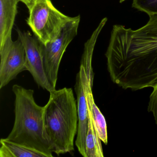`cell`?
Instances as JSON below:
<instances>
[{"instance_id": "11", "label": "cell", "mask_w": 157, "mask_h": 157, "mask_svg": "<svg viewBox=\"0 0 157 157\" xmlns=\"http://www.w3.org/2000/svg\"><path fill=\"white\" fill-rule=\"evenodd\" d=\"M92 89V87H89L87 94L89 112L99 138L104 144H107L108 137L106 121L104 116L94 102Z\"/></svg>"}, {"instance_id": "16", "label": "cell", "mask_w": 157, "mask_h": 157, "mask_svg": "<svg viewBox=\"0 0 157 157\" xmlns=\"http://www.w3.org/2000/svg\"><path fill=\"white\" fill-rule=\"evenodd\" d=\"M126 0H120L119 1V2L120 3H123V2H124Z\"/></svg>"}, {"instance_id": "2", "label": "cell", "mask_w": 157, "mask_h": 157, "mask_svg": "<svg viewBox=\"0 0 157 157\" xmlns=\"http://www.w3.org/2000/svg\"><path fill=\"white\" fill-rule=\"evenodd\" d=\"M49 93V100L44 106L45 130L52 151L59 156L74 150L78 125L77 101L71 88Z\"/></svg>"}, {"instance_id": "9", "label": "cell", "mask_w": 157, "mask_h": 157, "mask_svg": "<svg viewBox=\"0 0 157 157\" xmlns=\"http://www.w3.org/2000/svg\"><path fill=\"white\" fill-rule=\"evenodd\" d=\"M21 0H0V46L12 36V31Z\"/></svg>"}, {"instance_id": "3", "label": "cell", "mask_w": 157, "mask_h": 157, "mask_svg": "<svg viewBox=\"0 0 157 157\" xmlns=\"http://www.w3.org/2000/svg\"><path fill=\"white\" fill-rule=\"evenodd\" d=\"M12 90L15 95V119L6 139L53 157L45 130L44 106L36 102L33 90L15 84Z\"/></svg>"}, {"instance_id": "7", "label": "cell", "mask_w": 157, "mask_h": 157, "mask_svg": "<svg viewBox=\"0 0 157 157\" xmlns=\"http://www.w3.org/2000/svg\"><path fill=\"white\" fill-rule=\"evenodd\" d=\"M16 31L18 38L21 41L25 49L27 71L32 74L39 87L49 92L55 90L56 89L49 83L45 72L40 41L29 32L19 29Z\"/></svg>"}, {"instance_id": "8", "label": "cell", "mask_w": 157, "mask_h": 157, "mask_svg": "<svg viewBox=\"0 0 157 157\" xmlns=\"http://www.w3.org/2000/svg\"><path fill=\"white\" fill-rule=\"evenodd\" d=\"M90 87H93V84L89 82L84 68L80 65L79 71L76 77L75 86L78 117V133L75 145L80 154L84 157H87L86 138L89 122V108L87 94Z\"/></svg>"}, {"instance_id": "1", "label": "cell", "mask_w": 157, "mask_h": 157, "mask_svg": "<svg viewBox=\"0 0 157 157\" xmlns=\"http://www.w3.org/2000/svg\"><path fill=\"white\" fill-rule=\"evenodd\" d=\"M113 82L136 91L157 84V14L137 30L114 25L105 54Z\"/></svg>"}, {"instance_id": "6", "label": "cell", "mask_w": 157, "mask_h": 157, "mask_svg": "<svg viewBox=\"0 0 157 157\" xmlns=\"http://www.w3.org/2000/svg\"><path fill=\"white\" fill-rule=\"evenodd\" d=\"M0 89L8 85L22 71H27L25 49L19 38L12 36L0 46Z\"/></svg>"}, {"instance_id": "4", "label": "cell", "mask_w": 157, "mask_h": 157, "mask_svg": "<svg viewBox=\"0 0 157 157\" xmlns=\"http://www.w3.org/2000/svg\"><path fill=\"white\" fill-rule=\"evenodd\" d=\"M29 11L27 24L43 44L54 39L72 18L56 9L51 0H36Z\"/></svg>"}, {"instance_id": "12", "label": "cell", "mask_w": 157, "mask_h": 157, "mask_svg": "<svg viewBox=\"0 0 157 157\" xmlns=\"http://www.w3.org/2000/svg\"><path fill=\"white\" fill-rule=\"evenodd\" d=\"M101 141L89 112V122L86 138L87 157H104Z\"/></svg>"}, {"instance_id": "5", "label": "cell", "mask_w": 157, "mask_h": 157, "mask_svg": "<svg viewBox=\"0 0 157 157\" xmlns=\"http://www.w3.org/2000/svg\"><path fill=\"white\" fill-rule=\"evenodd\" d=\"M80 19L79 15L72 17L54 39L45 44L41 43L45 72L55 89L60 62L67 48L78 34Z\"/></svg>"}, {"instance_id": "14", "label": "cell", "mask_w": 157, "mask_h": 157, "mask_svg": "<svg viewBox=\"0 0 157 157\" xmlns=\"http://www.w3.org/2000/svg\"><path fill=\"white\" fill-rule=\"evenodd\" d=\"M147 110L153 116L157 126V84L153 88V90L150 96Z\"/></svg>"}, {"instance_id": "13", "label": "cell", "mask_w": 157, "mask_h": 157, "mask_svg": "<svg viewBox=\"0 0 157 157\" xmlns=\"http://www.w3.org/2000/svg\"><path fill=\"white\" fill-rule=\"evenodd\" d=\"M132 7L149 16L157 14V0H133Z\"/></svg>"}, {"instance_id": "15", "label": "cell", "mask_w": 157, "mask_h": 157, "mask_svg": "<svg viewBox=\"0 0 157 157\" xmlns=\"http://www.w3.org/2000/svg\"><path fill=\"white\" fill-rule=\"evenodd\" d=\"M36 1V0H21V2H22L27 7L28 10H30L35 3Z\"/></svg>"}, {"instance_id": "10", "label": "cell", "mask_w": 157, "mask_h": 157, "mask_svg": "<svg viewBox=\"0 0 157 157\" xmlns=\"http://www.w3.org/2000/svg\"><path fill=\"white\" fill-rule=\"evenodd\" d=\"M1 157H48L34 149L2 138L0 140Z\"/></svg>"}]
</instances>
